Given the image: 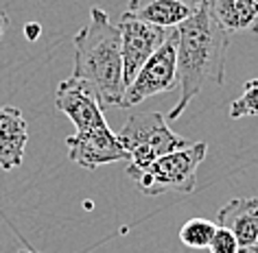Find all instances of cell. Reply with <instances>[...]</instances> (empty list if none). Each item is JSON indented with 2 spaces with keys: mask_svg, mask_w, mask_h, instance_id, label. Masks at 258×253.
I'll return each instance as SVG.
<instances>
[{
  "mask_svg": "<svg viewBox=\"0 0 258 253\" xmlns=\"http://www.w3.org/2000/svg\"><path fill=\"white\" fill-rule=\"evenodd\" d=\"M217 225L234 233L241 253H249L258 242V199L236 197L217 212Z\"/></svg>",
  "mask_w": 258,
  "mask_h": 253,
  "instance_id": "9",
  "label": "cell"
},
{
  "mask_svg": "<svg viewBox=\"0 0 258 253\" xmlns=\"http://www.w3.org/2000/svg\"><path fill=\"white\" fill-rule=\"evenodd\" d=\"M120 29V53H122V81L125 88L134 81L145 61L162 46L171 35V29L149 24L132 14H122L116 22Z\"/></svg>",
  "mask_w": 258,
  "mask_h": 253,
  "instance_id": "6",
  "label": "cell"
},
{
  "mask_svg": "<svg viewBox=\"0 0 258 253\" xmlns=\"http://www.w3.org/2000/svg\"><path fill=\"white\" fill-rule=\"evenodd\" d=\"M206 153L208 146L204 142H192L190 146L162 155L147 166L129 164L125 175L147 197H160L164 192L190 194L197 186V168L206 159Z\"/></svg>",
  "mask_w": 258,
  "mask_h": 253,
  "instance_id": "3",
  "label": "cell"
},
{
  "mask_svg": "<svg viewBox=\"0 0 258 253\" xmlns=\"http://www.w3.org/2000/svg\"><path fill=\"white\" fill-rule=\"evenodd\" d=\"M251 251H254V253H258V242H256V246H254V249H251Z\"/></svg>",
  "mask_w": 258,
  "mask_h": 253,
  "instance_id": "19",
  "label": "cell"
},
{
  "mask_svg": "<svg viewBox=\"0 0 258 253\" xmlns=\"http://www.w3.org/2000/svg\"><path fill=\"white\" fill-rule=\"evenodd\" d=\"M73 74L96 90L103 107L120 105L125 94L120 29L99 7H92L88 24L75 35Z\"/></svg>",
  "mask_w": 258,
  "mask_h": 253,
  "instance_id": "2",
  "label": "cell"
},
{
  "mask_svg": "<svg viewBox=\"0 0 258 253\" xmlns=\"http://www.w3.org/2000/svg\"><path fill=\"white\" fill-rule=\"evenodd\" d=\"M116 135L129 153V164L134 166H147L162 155H169L192 144L190 140L173 131L160 112L129 114L125 125L120 127V131Z\"/></svg>",
  "mask_w": 258,
  "mask_h": 253,
  "instance_id": "4",
  "label": "cell"
},
{
  "mask_svg": "<svg viewBox=\"0 0 258 253\" xmlns=\"http://www.w3.org/2000/svg\"><path fill=\"white\" fill-rule=\"evenodd\" d=\"M7 27H9L7 11H5L3 7H0V40H3V35H5V31H7Z\"/></svg>",
  "mask_w": 258,
  "mask_h": 253,
  "instance_id": "17",
  "label": "cell"
},
{
  "mask_svg": "<svg viewBox=\"0 0 258 253\" xmlns=\"http://www.w3.org/2000/svg\"><path fill=\"white\" fill-rule=\"evenodd\" d=\"M18 253H40V251H35V249H22V251H18Z\"/></svg>",
  "mask_w": 258,
  "mask_h": 253,
  "instance_id": "18",
  "label": "cell"
},
{
  "mask_svg": "<svg viewBox=\"0 0 258 253\" xmlns=\"http://www.w3.org/2000/svg\"><path fill=\"white\" fill-rule=\"evenodd\" d=\"M206 0H129L127 14L162 29H175L197 14Z\"/></svg>",
  "mask_w": 258,
  "mask_h": 253,
  "instance_id": "10",
  "label": "cell"
},
{
  "mask_svg": "<svg viewBox=\"0 0 258 253\" xmlns=\"http://www.w3.org/2000/svg\"><path fill=\"white\" fill-rule=\"evenodd\" d=\"M55 107L63 116H68L70 122L77 127V131H86V129L105 125L103 105L96 90L88 81H83L75 74L63 79L57 86Z\"/></svg>",
  "mask_w": 258,
  "mask_h": 253,
  "instance_id": "8",
  "label": "cell"
},
{
  "mask_svg": "<svg viewBox=\"0 0 258 253\" xmlns=\"http://www.w3.org/2000/svg\"><path fill=\"white\" fill-rule=\"evenodd\" d=\"M212 14L228 33H258V0H210Z\"/></svg>",
  "mask_w": 258,
  "mask_h": 253,
  "instance_id": "12",
  "label": "cell"
},
{
  "mask_svg": "<svg viewBox=\"0 0 258 253\" xmlns=\"http://www.w3.org/2000/svg\"><path fill=\"white\" fill-rule=\"evenodd\" d=\"M208 249H210V253H241L234 233L228 231L225 227H219V225L215 229V236H212Z\"/></svg>",
  "mask_w": 258,
  "mask_h": 253,
  "instance_id": "15",
  "label": "cell"
},
{
  "mask_svg": "<svg viewBox=\"0 0 258 253\" xmlns=\"http://www.w3.org/2000/svg\"><path fill=\"white\" fill-rule=\"evenodd\" d=\"M230 46V33L212 14L210 0H206L186 22L175 27L177 48V81L179 99L171 109L169 120H177L190 101L202 92L204 83L225 81V55Z\"/></svg>",
  "mask_w": 258,
  "mask_h": 253,
  "instance_id": "1",
  "label": "cell"
},
{
  "mask_svg": "<svg viewBox=\"0 0 258 253\" xmlns=\"http://www.w3.org/2000/svg\"><path fill=\"white\" fill-rule=\"evenodd\" d=\"M29 142V127L18 107H0V168L14 171L22 164Z\"/></svg>",
  "mask_w": 258,
  "mask_h": 253,
  "instance_id": "11",
  "label": "cell"
},
{
  "mask_svg": "<svg viewBox=\"0 0 258 253\" xmlns=\"http://www.w3.org/2000/svg\"><path fill=\"white\" fill-rule=\"evenodd\" d=\"M177 48H175V29H171V35L164 40V44L153 53L145 66L138 70L134 81L125 88L120 101V109H132L140 105L143 101L151 99L156 94L169 92L177 88Z\"/></svg>",
  "mask_w": 258,
  "mask_h": 253,
  "instance_id": "5",
  "label": "cell"
},
{
  "mask_svg": "<svg viewBox=\"0 0 258 253\" xmlns=\"http://www.w3.org/2000/svg\"><path fill=\"white\" fill-rule=\"evenodd\" d=\"M68 157L79 164L81 168L94 171L103 164H112V161L129 159V153L120 144L118 135H116L109 125H99L86 131H75L66 138Z\"/></svg>",
  "mask_w": 258,
  "mask_h": 253,
  "instance_id": "7",
  "label": "cell"
},
{
  "mask_svg": "<svg viewBox=\"0 0 258 253\" xmlns=\"http://www.w3.org/2000/svg\"><path fill=\"white\" fill-rule=\"evenodd\" d=\"M40 33H42V29H40V24H35V22H29L27 27H24V35H27L31 42H35L37 37H40Z\"/></svg>",
  "mask_w": 258,
  "mask_h": 253,
  "instance_id": "16",
  "label": "cell"
},
{
  "mask_svg": "<svg viewBox=\"0 0 258 253\" xmlns=\"http://www.w3.org/2000/svg\"><path fill=\"white\" fill-rule=\"evenodd\" d=\"M217 225L206 218H190L186 220L179 229V240L188 249H208L212 236H215Z\"/></svg>",
  "mask_w": 258,
  "mask_h": 253,
  "instance_id": "13",
  "label": "cell"
},
{
  "mask_svg": "<svg viewBox=\"0 0 258 253\" xmlns=\"http://www.w3.org/2000/svg\"><path fill=\"white\" fill-rule=\"evenodd\" d=\"M245 116H258V79L245 83L243 94L230 103V118H245Z\"/></svg>",
  "mask_w": 258,
  "mask_h": 253,
  "instance_id": "14",
  "label": "cell"
}]
</instances>
